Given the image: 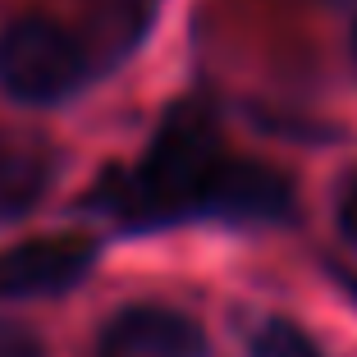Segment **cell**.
<instances>
[{
	"label": "cell",
	"instance_id": "obj_1",
	"mask_svg": "<svg viewBox=\"0 0 357 357\" xmlns=\"http://www.w3.org/2000/svg\"><path fill=\"white\" fill-rule=\"evenodd\" d=\"M96 202L137 229H160L174 220L271 225L294 211V188L275 169L234 156L220 142L215 115L183 101L165 115L137 165L101 178Z\"/></svg>",
	"mask_w": 357,
	"mask_h": 357
},
{
	"label": "cell",
	"instance_id": "obj_2",
	"mask_svg": "<svg viewBox=\"0 0 357 357\" xmlns=\"http://www.w3.org/2000/svg\"><path fill=\"white\" fill-rule=\"evenodd\" d=\"M83 46L46 14H23L0 32V87L14 101L55 105L83 87Z\"/></svg>",
	"mask_w": 357,
	"mask_h": 357
},
{
	"label": "cell",
	"instance_id": "obj_3",
	"mask_svg": "<svg viewBox=\"0 0 357 357\" xmlns=\"http://www.w3.org/2000/svg\"><path fill=\"white\" fill-rule=\"evenodd\" d=\"M96 266V243L78 234L19 243L0 257V298H55L69 294Z\"/></svg>",
	"mask_w": 357,
	"mask_h": 357
},
{
	"label": "cell",
	"instance_id": "obj_4",
	"mask_svg": "<svg viewBox=\"0 0 357 357\" xmlns=\"http://www.w3.org/2000/svg\"><path fill=\"white\" fill-rule=\"evenodd\" d=\"M206 339L183 312L174 307H124L110 316L96 339V357H202Z\"/></svg>",
	"mask_w": 357,
	"mask_h": 357
},
{
	"label": "cell",
	"instance_id": "obj_5",
	"mask_svg": "<svg viewBox=\"0 0 357 357\" xmlns=\"http://www.w3.org/2000/svg\"><path fill=\"white\" fill-rule=\"evenodd\" d=\"M51 151L42 142L0 128V225L37 206V197L51 183Z\"/></svg>",
	"mask_w": 357,
	"mask_h": 357
},
{
	"label": "cell",
	"instance_id": "obj_6",
	"mask_svg": "<svg viewBox=\"0 0 357 357\" xmlns=\"http://www.w3.org/2000/svg\"><path fill=\"white\" fill-rule=\"evenodd\" d=\"M248 357H326L294 321H266L252 339V353Z\"/></svg>",
	"mask_w": 357,
	"mask_h": 357
},
{
	"label": "cell",
	"instance_id": "obj_7",
	"mask_svg": "<svg viewBox=\"0 0 357 357\" xmlns=\"http://www.w3.org/2000/svg\"><path fill=\"white\" fill-rule=\"evenodd\" d=\"M0 357H46V348H42V339L32 335L28 326L0 316Z\"/></svg>",
	"mask_w": 357,
	"mask_h": 357
},
{
	"label": "cell",
	"instance_id": "obj_8",
	"mask_svg": "<svg viewBox=\"0 0 357 357\" xmlns=\"http://www.w3.org/2000/svg\"><path fill=\"white\" fill-rule=\"evenodd\" d=\"M339 229H344L348 238L357 243V174L348 178V188H344V197H339Z\"/></svg>",
	"mask_w": 357,
	"mask_h": 357
},
{
	"label": "cell",
	"instance_id": "obj_9",
	"mask_svg": "<svg viewBox=\"0 0 357 357\" xmlns=\"http://www.w3.org/2000/svg\"><path fill=\"white\" fill-rule=\"evenodd\" d=\"M353 60H357V28H353Z\"/></svg>",
	"mask_w": 357,
	"mask_h": 357
}]
</instances>
